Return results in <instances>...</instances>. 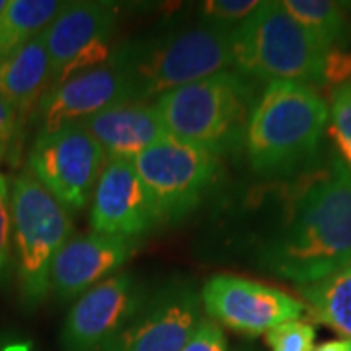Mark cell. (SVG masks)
<instances>
[{
  "label": "cell",
  "instance_id": "1",
  "mask_svg": "<svg viewBox=\"0 0 351 351\" xmlns=\"http://www.w3.org/2000/svg\"><path fill=\"white\" fill-rule=\"evenodd\" d=\"M262 260L274 276L297 287L351 263V170L338 154L311 170L293 191Z\"/></svg>",
  "mask_w": 351,
  "mask_h": 351
},
{
  "label": "cell",
  "instance_id": "2",
  "mask_svg": "<svg viewBox=\"0 0 351 351\" xmlns=\"http://www.w3.org/2000/svg\"><path fill=\"white\" fill-rule=\"evenodd\" d=\"M330 108L318 88L276 80L256 98L246 123L252 170L265 178L297 174L318 158Z\"/></svg>",
  "mask_w": 351,
  "mask_h": 351
},
{
  "label": "cell",
  "instance_id": "3",
  "mask_svg": "<svg viewBox=\"0 0 351 351\" xmlns=\"http://www.w3.org/2000/svg\"><path fill=\"white\" fill-rule=\"evenodd\" d=\"M232 34L234 27L205 20L158 39L129 43L115 55L133 80L137 100L149 101L234 66Z\"/></svg>",
  "mask_w": 351,
  "mask_h": 351
},
{
  "label": "cell",
  "instance_id": "4",
  "mask_svg": "<svg viewBox=\"0 0 351 351\" xmlns=\"http://www.w3.org/2000/svg\"><path fill=\"white\" fill-rule=\"evenodd\" d=\"M328 57L330 53L277 0L260 2L232 34L234 66L254 82L291 80L324 86Z\"/></svg>",
  "mask_w": 351,
  "mask_h": 351
},
{
  "label": "cell",
  "instance_id": "5",
  "mask_svg": "<svg viewBox=\"0 0 351 351\" xmlns=\"http://www.w3.org/2000/svg\"><path fill=\"white\" fill-rule=\"evenodd\" d=\"M254 80L239 71L176 88L156 98L166 135L219 154L234 145L254 108Z\"/></svg>",
  "mask_w": 351,
  "mask_h": 351
},
{
  "label": "cell",
  "instance_id": "6",
  "mask_svg": "<svg viewBox=\"0 0 351 351\" xmlns=\"http://www.w3.org/2000/svg\"><path fill=\"white\" fill-rule=\"evenodd\" d=\"M10 209L20 301L36 308L49 295L51 265L75 226L69 211L29 172L14 178Z\"/></svg>",
  "mask_w": 351,
  "mask_h": 351
},
{
  "label": "cell",
  "instance_id": "7",
  "mask_svg": "<svg viewBox=\"0 0 351 351\" xmlns=\"http://www.w3.org/2000/svg\"><path fill=\"white\" fill-rule=\"evenodd\" d=\"M158 223H174L203 199L219 172L217 154L197 145L164 137L133 160Z\"/></svg>",
  "mask_w": 351,
  "mask_h": 351
},
{
  "label": "cell",
  "instance_id": "8",
  "mask_svg": "<svg viewBox=\"0 0 351 351\" xmlns=\"http://www.w3.org/2000/svg\"><path fill=\"white\" fill-rule=\"evenodd\" d=\"M29 174L66 211H80L92 199L106 168V152L80 123L41 131L29 152Z\"/></svg>",
  "mask_w": 351,
  "mask_h": 351
},
{
  "label": "cell",
  "instance_id": "9",
  "mask_svg": "<svg viewBox=\"0 0 351 351\" xmlns=\"http://www.w3.org/2000/svg\"><path fill=\"white\" fill-rule=\"evenodd\" d=\"M119 8L113 2H66L43 32L51 64V88L69 76L110 61V41Z\"/></svg>",
  "mask_w": 351,
  "mask_h": 351
},
{
  "label": "cell",
  "instance_id": "10",
  "mask_svg": "<svg viewBox=\"0 0 351 351\" xmlns=\"http://www.w3.org/2000/svg\"><path fill=\"white\" fill-rule=\"evenodd\" d=\"M201 299L188 283H170L141 299L104 351H182L199 324Z\"/></svg>",
  "mask_w": 351,
  "mask_h": 351
},
{
  "label": "cell",
  "instance_id": "11",
  "mask_svg": "<svg viewBox=\"0 0 351 351\" xmlns=\"http://www.w3.org/2000/svg\"><path fill=\"white\" fill-rule=\"evenodd\" d=\"M201 302L217 324L246 334H267L287 320L301 318L304 304L281 289L237 276L211 277Z\"/></svg>",
  "mask_w": 351,
  "mask_h": 351
},
{
  "label": "cell",
  "instance_id": "12",
  "mask_svg": "<svg viewBox=\"0 0 351 351\" xmlns=\"http://www.w3.org/2000/svg\"><path fill=\"white\" fill-rule=\"evenodd\" d=\"M137 100L133 80L117 55L104 64L69 76L45 94L39 104L43 119L41 131L80 123L88 117L123 101Z\"/></svg>",
  "mask_w": 351,
  "mask_h": 351
},
{
  "label": "cell",
  "instance_id": "13",
  "mask_svg": "<svg viewBox=\"0 0 351 351\" xmlns=\"http://www.w3.org/2000/svg\"><path fill=\"white\" fill-rule=\"evenodd\" d=\"M141 293L135 277L115 274L80 295L64 318L61 346L64 351H96L125 326L135 313Z\"/></svg>",
  "mask_w": 351,
  "mask_h": 351
},
{
  "label": "cell",
  "instance_id": "14",
  "mask_svg": "<svg viewBox=\"0 0 351 351\" xmlns=\"http://www.w3.org/2000/svg\"><path fill=\"white\" fill-rule=\"evenodd\" d=\"M158 225L133 160H108L90 207L92 232L133 240Z\"/></svg>",
  "mask_w": 351,
  "mask_h": 351
},
{
  "label": "cell",
  "instance_id": "15",
  "mask_svg": "<svg viewBox=\"0 0 351 351\" xmlns=\"http://www.w3.org/2000/svg\"><path fill=\"white\" fill-rule=\"evenodd\" d=\"M131 252V240L98 232L73 237L53 260L49 291L59 301L76 299L117 271Z\"/></svg>",
  "mask_w": 351,
  "mask_h": 351
},
{
  "label": "cell",
  "instance_id": "16",
  "mask_svg": "<svg viewBox=\"0 0 351 351\" xmlns=\"http://www.w3.org/2000/svg\"><path fill=\"white\" fill-rule=\"evenodd\" d=\"M108 160H135L166 135L156 104L129 100L80 121Z\"/></svg>",
  "mask_w": 351,
  "mask_h": 351
},
{
  "label": "cell",
  "instance_id": "17",
  "mask_svg": "<svg viewBox=\"0 0 351 351\" xmlns=\"http://www.w3.org/2000/svg\"><path fill=\"white\" fill-rule=\"evenodd\" d=\"M51 88V64L43 34L12 51L0 63V96L18 117L36 110Z\"/></svg>",
  "mask_w": 351,
  "mask_h": 351
},
{
  "label": "cell",
  "instance_id": "18",
  "mask_svg": "<svg viewBox=\"0 0 351 351\" xmlns=\"http://www.w3.org/2000/svg\"><path fill=\"white\" fill-rule=\"evenodd\" d=\"M281 4L328 53H341L351 45V2L283 0Z\"/></svg>",
  "mask_w": 351,
  "mask_h": 351
},
{
  "label": "cell",
  "instance_id": "19",
  "mask_svg": "<svg viewBox=\"0 0 351 351\" xmlns=\"http://www.w3.org/2000/svg\"><path fill=\"white\" fill-rule=\"evenodd\" d=\"M304 308L316 322L351 341V263L318 281L299 285Z\"/></svg>",
  "mask_w": 351,
  "mask_h": 351
},
{
  "label": "cell",
  "instance_id": "20",
  "mask_svg": "<svg viewBox=\"0 0 351 351\" xmlns=\"http://www.w3.org/2000/svg\"><path fill=\"white\" fill-rule=\"evenodd\" d=\"M66 2L59 0H8L0 18V57H8L29 39L41 36Z\"/></svg>",
  "mask_w": 351,
  "mask_h": 351
},
{
  "label": "cell",
  "instance_id": "21",
  "mask_svg": "<svg viewBox=\"0 0 351 351\" xmlns=\"http://www.w3.org/2000/svg\"><path fill=\"white\" fill-rule=\"evenodd\" d=\"M330 133L338 156L351 170V78L332 86L330 92Z\"/></svg>",
  "mask_w": 351,
  "mask_h": 351
},
{
  "label": "cell",
  "instance_id": "22",
  "mask_svg": "<svg viewBox=\"0 0 351 351\" xmlns=\"http://www.w3.org/2000/svg\"><path fill=\"white\" fill-rule=\"evenodd\" d=\"M316 330L301 318L287 320L265 334L271 351H314Z\"/></svg>",
  "mask_w": 351,
  "mask_h": 351
},
{
  "label": "cell",
  "instance_id": "23",
  "mask_svg": "<svg viewBox=\"0 0 351 351\" xmlns=\"http://www.w3.org/2000/svg\"><path fill=\"white\" fill-rule=\"evenodd\" d=\"M258 6H260V0H209L203 4L201 12L205 16V20L237 27Z\"/></svg>",
  "mask_w": 351,
  "mask_h": 351
},
{
  "label": "cell",
  "instance_id": "24",
  "mask_svg": "<svg viewBox=\"0 0 351 351\" xmlns=\"http://www.w3.org/2000/svg\"><path fill=\"white\" fill-rule=\"evenodd\" d=\"M12 248V209H10V189L6 176L0 174V281L6 276L10 265Z\"/></svg>",
  "mask_w": 351,
  "mask_h": 351
},
{
  "label": "cell",
  "instance_id": "25",
  "mask_svg": "<svg viewBox=\"0 0 351 351\" xmlns=\"http://www.w3.org/2000/svg\"><path fill=\"white\" fill-rule=\"evenodd\" d=\"M182 351H226L225 334L215 320H201Z\"/></svg>",
  "mask_w": 351,
  "mask_h": 351
},
{
  "label": "cell",
  "instance_id": "26",
  "mask_svg": "<svg viewBox=\"0 0 351 351\" xmlns=\"http://www.w3.org/2000/svg\"><path fill=\"white\" fill-rule=\"evenodd\" d=\"M18 113L14 112V108L0 96V162L6 156V152L12 145V138L16 135V127H18Z\"/></svg>",
  "mask_w": 351,
  "mask_h": 351
},
{
  "label": "cell",
  "instance_id": "27",
  "mask_svg": "<svg viewBox=\"0 0 351 351\" xmlns=\"http://www.w3.org/2000/svg\"><path fill=\"white\" fill-rule=\"evenodd\" d=\"M350 339H330V341L320 343L318 348H314V351H350Z\"/></svg>",
  "mask_w": 351,
  "mask_h": 351
},
{
  "label": "cell",
  "instance_id": "28",
  "mask_svg": "<svg viewBox=\"0 0 351 351\" xmlns=\"http://www.w3.org/2000/svg\"><path fill=\"white\" fill-rule=\"evenodd\" d=\"M0 351H34V350H32V346H29V343H8V346H4Z\"/></svg>",
  "mask_w": 351,
  "mask_h": 351
},
{
  "label": "cell",
  "instance_id": "29",
  "mask_svg": "<svg viewBox=\"0 0 351 351\" xmlns=\"http://www.w3.org/2000/svg\"><path fill=\"white\" fill-rule=\"evenodd\" d=\"M6 8H8V0H0V18H2V14L6 12Z\"/></svg>",
  "mask_w": 351,
  "mask_h": 351
},
{
  "label": "cell",
  "instance_id": "30",
  "mask_svg": "<svg viewBox=\"0 0 351 351\" xmlns=\"http://www.w3.org/2000/svg\"><path fill=\"white\" fill-rule=\"evenodd\" d=\"M0 63H2V57H0Z\"/></svg>",
  "mask_w": 351,
  "mask_h": 351
},
{
  "label": "cell",
  "instance_id": "31",
  "mask_svg": "<svg viewBox=\"0 0 351 351\" xmlns=\"http://www.w3.org/2000/svg\"><path fill=\"white\" fill-rule=\"evenodd\" d=\"M350 351H351V346H350Z\"/></svg>",
  "mask_w": 351,
  "mask_h": 351
}]
</instances>
